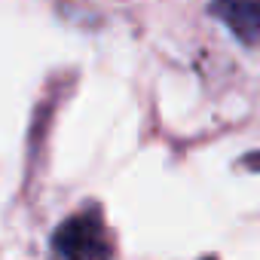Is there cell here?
<instances>
[{
  "instance_id": "cell-1",
  "label": "cell",
  "mask_w": 260,
  "mask_h": 260,
  "mask_svg": "<svg viewBox=\"0 0 260 260\" xmlns=\"http://www.w3.org/2000/svg\"><path fill=\"white\" fill-rule=\"evenodd\" d=\"M52 251L58 257H74V260L77 257H89V260L110 257L113 242H110V233L104 226L101 208L89 205L80 214H71L68 220H61L58 230L52 233Z\"/></svg>"
},
{
  "instance_id": "cell-2",
  "label": "cell",
  "mask_w": 260,
  "mask_h": 260,
  "mask_svg": "<svg viewBox=\"0 0 260 260\" xmlns=\"http://www.w3.org/2000/svg\"><path fill=\"white\" fill-rule=\"evenodd\" d=\"M208 13L223 22L239 43L257 46L260 43V0H214Z\"/></svg>"
}]
</instances>
